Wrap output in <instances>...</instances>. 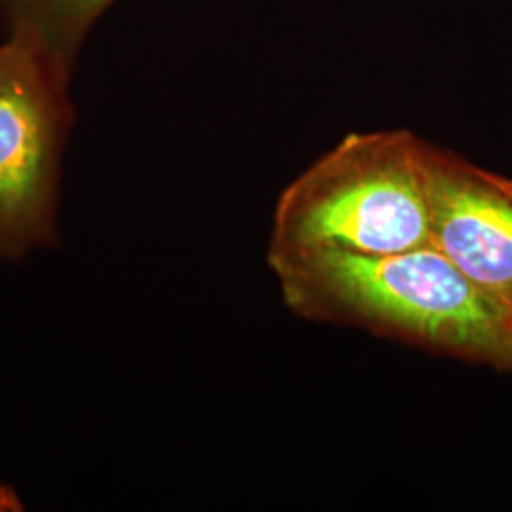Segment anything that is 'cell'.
I'll return each mask as SVG.
<instances>
[{
    "label": "cell",
    "mask_w": 512,
    "mask_h": 512,
    "mask_svg": "<svg viewBox=\"0 0 512 512\" xmlns=\"http://www.w3.org/2000/svg\"><path fill=\"white\" fill-rule=\"evenodd\" d=\"M116 0H0L6 37L19 38L61 73L73 76L93 25Z\"/></svg>",
    "instance_id": "cell-5"
},
{
    "label": "cell",
    "mask_w": 512,
    "mask_h": 512,
    "mask_svg": "<svg viewBox=\"0 0 512 512\" xmlns=\"http://www.w3.org/2000/svg\"><path fill=\"white\" fill-rule=\"evenodd\" d=\"M23 501L19 497L16 488L0 480V512H19L23 511Z\"/></svg>",
    "instance_id": "cell-6"
},
{
    "label": "cell",
    "mask_w": 512,
    "mask_h": 512,
    "mask_svg": "<svg viewBox=\"0 0 512 512\" xmlns=\"http://www.w3.org/2000/svg\"><path fill=\"white\" fill-rule=\"evenodd\" d=\"M268 264L283 302L304 319L512 372L511 306L435 245L393 255L317 249Z\"/></svg>",
    "instance_id": "cell-1"
},
{
    "label": "cell",
    "mask_w": 512,
    "mask_h": 512,
    "mask_svg": "<svg viewBox=\"0 0 512 512\" xmlns=\"http://www.w3.org/2000/svg\"><path fill=\"white\" fill-rule=\"evenodd\" d=\"M71 76L14 37L0 42V260L54 249Z\"/></svg>",
    "instance_id": "cell-3"
},
{
    "label": "cell",
    "mask_w": 512,
    "mask_h": 512,
    "mask_svg": "<svg viewBox=\"0 0 512 512\" xmlns=\"http://www.w3.org/2000/svg\"><path fill=\"white\" fill-rule=\"evenodd\" d=\"M421 141L406 129L349 133L279 194L268 258L317 249L393 255L431 245Z\"/></svg>",
    "instance_id": "cell-2"
},
{
    "label": "cell",
    "mask_w": 512,
    "mask_h": 512,
    "mask_svg": "<svg viewBox=\"0 0 512 512\" xmlns=\"http://www.w3.org/2000/svg\"><path fill=\"white\" fill-rule=\"evenodd\" d=\"M431 245L512 308V179L421 141Z\"/></svg>",
    "instance_id": "cell-4"
}]
</instances>
